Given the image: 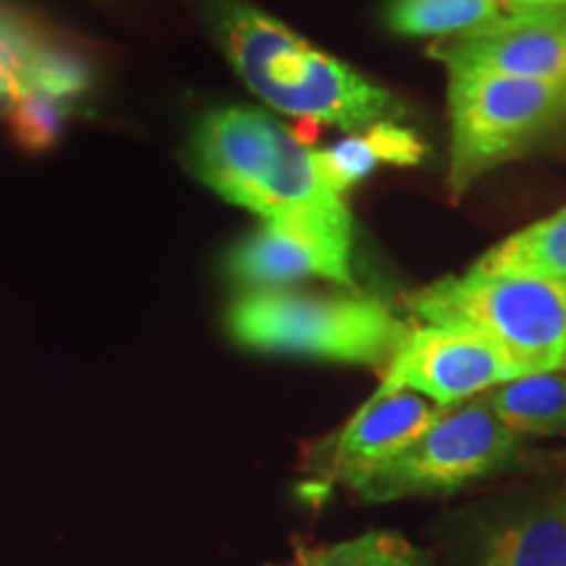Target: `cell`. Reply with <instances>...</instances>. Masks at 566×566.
I'll list each match as a JSON object with an SVG mask.
<instances>
[{
  "label": "cell",
  "mask_w": 566,
  "mask_h": 566,
  "mask_svg": "<svg viewBox=\"0 0 566 566\" xmlns=\"http://www.w3.org/2000/svg\"><path fill=\"white\" fill-rule=\"evenodd\" d=\"M520 9H551V6H566V0H509Z\"/></svg>",
  "instance_id": "cell-20"
},
{
  "label": "cell",
  "mask_w": 566,
  "mask_h": 566,
  "mask_svg": "<svg viewBox=\"0 0 566 566\" xmlns=\"http://www.w3.org/2000/svg\"><path fill=\"white\" fill-rule=\"evenodd\" d=\"M27 92H32V90L27 87L19 76H13L11 71L0 69V116H9L13 105H17L21 97L27 95Z\"/></svg>",
  "instance_id": "cell-19"
},
{
  "label": "cell",
  "mask_w": 566,
  "mask_h": 566,
  "mask_svg": "<svg viewBox=\"0 0 566 566\" xmlns=\"http://www.w3.org/2000/svg\"><path fill=\"white\" fill-rule=\"evenodd\" d=\"M216 27L247 87L286 116L349 134L407 116L405 103L391 90L317 51L250 3L221 0L216 6Z\"/></svg>",
  "instance_id": "cell-2"
},
{
  "label": "cell",
  "mask_w": 566,
  "mask_h": 566,
  "mask_svg": "<svg viewBox=\"0 0 566 566\" xmlns=\"http://www.w3.org/2000/svg\"><path fill=\"white\" fill-rule=\"evenodd\" d=\"M525 370L480 334L420 323L386 365L380 386L415 391L438 407H457L522 378Z\"/></svg>",
  "instance_id": "cell-7"
},
{
  "label": "cell",
  "mask_w": 566,
  "mask_h": 566,
  "mask_svg": "<svg viewBox=\"0 0 566 566\" xmlns=\"http://www.w3.org/2000/svg\"><path fill=\"white\" fill-rule=\"evenodd\" d=\"M470 271L566 283V208L501 239L480 254Z\"/></svg>",
  "instance_id": "cell-13"
},
{
  "label": "cell",
  "mask_w": 566,
  "mask_h": 566,
  "mask_svg": "<svg viewBox=\"0 0 566 566\" xmlns=\"http://www.w3.org/2000/svg\"><path fill=\"white\" fill-rule=\"evenodd\" d=\"M566 84L449 74V192H470L493 168L520 158L543 134L562 126Z\"/></svg>",
  "instance_id": "cell-5"
},
{
  "label": "cell",
  "mask_w": 566,
  "mask_h": 566,
  "mask_svg": "<svg viewBox=\"0 0 566 566\" xmlns=\"http://www.w3.org/2000/svg\"><path fill=\"white\" fill-rule=\"evenodd\" d=\"M405 307L420 323L480 334L533 373H566V283L467 271L415 289Z\"/></svg>",
  "instance_id": "cell-4"
},
{
  "label": "cell",
  "mask_w": 566,
  "mask_h": 566,
  "mask_svg": "<svg viewBox=\"0 0 566 566\" xmlns=\"http://www.w3.org/2000/svg\"><path fill=\"white\" fill-rule=\"evenodd\" d=\"M27 87L34 92H45V95L59 97V101H71L80 97L90 84V74L82 61L74 55H66L51 48H38L30 61L24 76Z\"/></svg>",
  "instance_id": "cell-18"
},
{
  "label": "cell",
  "mask_w": 566,
  "mask_h": 566,
  "mask_svg": "<svg viewBox=\"0 0 566 566\" xmlns=\"http://www.w3.org/2000/svg\"><path fill=\"white\" fill-rule=\"evenodd\" d=\"M509 9V0H391L386 24L399 38L441 42L483 30Z\"/></svg>",
  "instance_id": "cell-15"
},
{
  "label": "cell",
  "mask_w": 566,
  "mask_h": 566,
  "mask_svg": "<svg viewBox=\"0 0 566 566\" xmlns=\"http://www.w3.org/2000/svg\"><path fill=\"white\" fill-rule=\"evenodd\" d=\"M300 566H433L428 554L391 530H370L315 551Z\"/></svg>",
  "instance_id": "cell-16"
},
{
  "label": "cell",
  "mask_w": 566,
  "mask_h": 566,
  "mask_svg": "<svg viewBox=\"0 0 566 566\" xmlns=\"http://www.w3.org/2000/svg\"><path fill=\"white\" fill-rule=\"evenodd\" d=\"M354 239L300 223H263L226 258V273L247 292L286 289L307 279H323L357 289L352 273Z\"/></svg>",
  "instance_id": "cell-9"
},
{
  "label": "cell",
  "mask_w": 566,
  "mask_h": 566,
  "mask_svg": "<svg viewBox=\"0 0 566 566\" xmlns=\"http://www.w3.org/2000/svg\"><path fill=\"white\" fill-rule=\"evenodd\" d=\"M488 405L516 436L566 433V373H533L493 388Z\"/></svg>",
  "instance_id": "cell-14"
},
{
  "label": "cell",
  "mask_w": 566,
  "mask_h": 566,
  "mask_svg": "<svg viewBox=\"0 0 566 566\" xmlns=\"http://www.w3.org/2000/svg\"><path fill=\"white\" fill-rule=\"evenodd\" d=\"M66 116V101L32 90L9 113L11 134L24 150L42 153L61 137Z\"/></svg>",
  "instance_id": "cell-17"
},
{
  "label": "cell",
  "mask_w": 566,
  "mask_h": 566,
  "mask_svg": "<svg viewBox=\"0 0 566 566\" xmlns=\"http://www.w3.org/2000/svg\"><path fill=\"white\" fill-rule=\"evenodd\" d=\"M189 166L223 200L265 223L354 239L352 210L317 171L315 150L263 113L239 105L210 111L189 142Z\"/></svg>",
  "instance_id": "cell-1"
},
{
  "label": "cell",
  "mask_w": 566,
  "mask_h": 566,
  "mask_svg": "<svg viewBox=\"0 0 566 566\" xmlns=\"http://www.w3.org/2000/svg\"><path fill=\"white\" fill-rule=\"evenodd\" d=\"M520 454V436L495 417L488 396L446 407L409 449L378 470L359 491L370 504L449 495L504 470Z\"/></svg>",
  "instance_id": "cell-6"
},
{
  "label": "cell",
  "mask_w": 566,
  "mask_h": 566,
  "mask_svg": "<svg viewBox=\"0 0 566 566\" xmlns=\"http://www.w3.org/2000/svg\"><path fill=\"white\" fill-rule=\"evenodd\" d=\"M424 158V139L401 122H378L315 153L317 171L338 195H346L378 168H415L422 166Z\"/></svg>",
  "instance_id": "cell-12"
},
{
  "label": "cell",
  "mask_w": 566,
  "mask_h": 566,
  "mask_svg": "<svg viewBox=\"0 0 566 566\" xmlns=\"http://www.w3.org/2000/svg\"><path fill=\"white\" fill-rule=\"evenodd\" d=\"M558 129H562L564 134H566V111H564V118H562V126H558Z\"/></svg>",
  "instance_id": "cell-21"
},
{
  "label": "cell",
  "mask_w": 566,
  "mask_h": 566,
  "mask_svg": "<svg viewBox=\"0 0 566 566\" xmlns=\"http://www.w3.org/2000/svg\"><path fill=\"white\" fill-rule=\"evenodd\" d=\"M443 409L415 391L378 386V391L338 430L328 457L331 480L359 493L367 480L409 449Z\"/></svg>",
  "instance_id": "cell-10"
},
{
  "label": "cell",
  "mask_w": 566,
  "mask_h": 566,
  "mask_svg": "<svg viewBox=\"0 0 566 566\" xmlns=\"http://www.w3.org/2000/svg\"><path fill=\"white\" fill-rule=\"evenodd\" d=\"M226 328L250 352L386 370L412 325L386 300L363 292L265 289L239 294L226 315Z\"/></svg>",
  "instance_id": "cell-3"
},
{
  "label": "cell",
  "mask_w": 566,
  "mask_h": 566,
  "mask_svg": "<svg viewBox=\"0 0 566 566\" xmlns=\"http://www.w3.org/2000/svg\"><path fill=\"white\" fill-rule=\"evenodd\" d=\"M449 74H495L509 80L566 84V6L509 9L483 30L430 45Z\"/></svg>",
  "instance_id": "cell-8"
},
{
  "label": "cell",
  "mask_w": 566,
  "mask_h": 566,
  "mask_svg": "<svg viewBox=\"0 0 566 566\" xmlns=\"http://www.w3.org/2000/svg\"><path fill=\"white\" fill-rule=\"evenodd\" d=\"M467 566H566V488L478 520Z\"/></svg>",
  "instance_id": "cell-11"
}]
</instances>
